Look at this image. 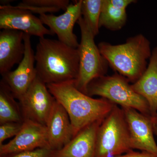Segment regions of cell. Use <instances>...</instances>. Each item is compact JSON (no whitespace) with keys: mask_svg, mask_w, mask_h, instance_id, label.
<instances>
[{"mask_svg":"<svg viewBox=\"0 0 157 157\" xmlns=\"http://www.w3.org/2000/svg\"><path fill=\"white\" fill-rule=\"evenodd\" d=\"M75 80L46 85L51 94L67 113L74 137L89 125L104 120L115 105L105 98L94 99L78 90L74 84Z\"/></svg>","mask_w":157,"mask_h":157,"instance_id":"1","label":"cell"},{"mask_svg":"<svg viewBox=\"0 0 157 157\" xmlns=\"http://www.w3.org/2000/svg\"><path fill=\"white\" fill-rule=\"evenodd\" d=\"M35 60L37 76L46 85L75 80L78 77V49L59 40L39 38Z\"/></svg>","mask_w":157,"mask_h":157,"instance_id":"2","label":"cell"},{"mask_svg":"<svg viewBox=\"0 0 157 157\" xmlns=\"http://www.w3.org/2000/svg\"><path fill=\"white\" fill-rule=\"evenodd\" d=\"M98 46L109 66L133 83L146 70L147 60L151 56L150 42L141 34L130 37L123 44L103 42Z\"/></svg>","mask_w":157,"mask_h":157,"instance_id":"3","label":"cell"},{"mask_svg":"<svg viewBox=\"0 0 157 157\" xmlns=\"http://www.w3.org/2000/svg\"><path fill=\"white\" fill-rule=\"evenodd\" d=\"M126 78L117 73L95 78L88 86L86 95L100 96L122 108H133L151 117L146 100L133 90Z\"/></svg>","mask_w":157,"mask_h":157,"instance_id":"4","label":"cell"},{"mask_svg":"<svg viewBox=\"0 0 157 157\" xmlns=\"http://www.w3.org/2000/svg\"><path fill=\"white\" fill-rule=\"evenodd\" d=\"M132 151L123 110L115 104L98 129L95 157H115Z\"/></svg>","mask_w":157,"mask_h":157,"instance_id":"5","label":"cell"},{"mask_svg":"<svg viewBox=\"0 0 157 157\" xmlns=\"http://www.w3.org/2000/svg\"><path fill=\"white\" fill-rule=\"evenodd\" d=\"M77 23L81 31V41L77 48L79 59V71L74 84L78 90L86 94L90 82L95 78L105 76L109 65L96 45L94 40L95 37L82 16Z\"/></svg>","mask_w":157,"mask_h":157,"instance_id":"6","label":"cell"},{"mask_svg":"<svg viewBox=\"0 0 157 157\" xmlns=\"http://www.w3.org/2000/svg\"><path fill=\"white\" fill-rule=\"evenodd\" d=\"M18 101L24 121L29 120L46 126L56 100L46 84L37 76Z\"/></svg>","mask_w":157,"mask_h":157,"instance_id":"7","label":"cell"},{"mask_svg":"<svg viewBox=\"0 0 157 157\" xmlns=\"http://www.w3.org/2000/svg\"><path fill=\"white\" fill-rule=\"evenodd\" d=\"M0 29L15 30L30 36L44 38L54 34L44 26L39 17L30 11L9 5L0 6Z\"/></svg>","mask_w":157,"mask_h":157,"instance_id":"8","label":"cell"},{"mask_svg":"<svg viewBox=\"0 0 157 157\" xmlns=\"http://www.w3.org/2000/svg\"><path fill=\"white\" fill-rule=\"evenodd\" d=\"M24 42L25 53L17 69L2 76V80L18 100L26 92L37 77L35 53L32 48L31 36L25 33Z\"/></svg>","mask_w":157,"mask_h":157,"instance_id":"9","label":"cell"},{"mask_svg":"<svg viewBox=\"0 0 157 157\" xmlns=\"http://www.w3.org/2000/svg\"><path fill=\"white\" fill-rule=\"evenodd\" d=\"M38 148L50 149L46 126L25 120L18 134L8 143L0 145V155Z\"/></svg>","mask_w":157,"mask_h":157,"instance_id":"10","label":"cell"},{"mask_svg":"<svg viewBox=\"0 0 157 157\" xmlns=\"http://www.w3.org/2000/svg\"><path fill=\"white\" fill-rule=\"evenodd\" d=\"M122 109L128 128L132 149L140 150L157 156V145L154 137L151 117L133 108Z\"/></svg>","mask_w":157,"mask_h":157,"instance_id":"11","label":"cell"},{"mask_svg":"<svg viewBox=\"0 0 157 157\" xmlns=\"http://www.w3.org/2000/svg\"><path fill=\"white\" fill-rule=\"evenodd\" d=\"M82 0L70 4L65 13L56 16L52 14L40 15L42 23L48 26L54 34H56L58 40L73 48H78L79 43L77 36L73 33L74 25L82 16Z\"/></svg>","mask_w":157,"mask_h":157,"instance_id":"12","label":"cell"},{"mask_svg":"<svg viewBox=\"0 0 157 157\" xmlns=\"http://www.w3.org/2000/svg\"><path fill=\"white\" fill-rule=\"evenodd\" d=\"M49 147L61 149L74 137L70 117L63 107L56 101L46 124Z\"/></svg>","mask_w":157,"mask_h":157,"instance_id":"13","label":"cell"},{"mask_svg":"<svg viewBox=\"0 0 157 157\" xmlns=\"http://www.w3.org/2000/svg\"><path fill=\"white\" fill-rule=\"evenodd\" d=\"M24 33L12 29L0 32V73L3 76L19 64L24 56Z\"/></svg>","mask_w":157,"mask_h":157,"instance_id":"14","label":"cell"},{"mask_svg":"<svg viewBox=\"0 0 157 157\" xmlns=\"http://www.w3.org/2000/svg\"><path fill=\"white\" fill-rule=\"evenodd\" d=\"M104 120L82 129L63 148L53 151L52 157H95L97 132Z\"/></svg>","mask_w":157,"mask_h":157,"instance_id":"15","label":"cell"},{"mask_svg":"<svg viewBox=\"0 0 157 157\" xmlns=\"http://www.w3.org/2000/svg\"><path fill=\"white\" fill-rule=\"evenodd\" d=\"M132 86L147 101L151 117H154L157 112V46L152 51L146 70Z\"/></svg>","mask_w":157,"mask_h":157,"instance_id":"16","label":"cell"},{"mask_svg":"<svg viewBox=\"0 0 157 157\" xmlns=\"http://www.w3.org/2000/svg\"><path fill=\"white\" fill-rule=\"evenodd\" d=\"M9 87L1 79L0 82V124L9 122H24L19 103Z\"/></svg>","mask_w":157,"mask_h":157,"instance_id":"17","label":"cell"},{"mask_svg":"<svg viewBox=\"0 0 157 157\" xmlns=\"http://www.w3.org/2000/svg\"><path fill=\"white\" fill-rule=\"evenodd\" d=\"M127 20L126 10L116 9L110 4L109 0H103L99 20L100 28L119 30L125 25Z\"/></svg>","mask_w":157,"mask_h":157,"instance_id":"18","label":"cell"},{"mask_svg":"<svg viewBox=\"0 0 157 157\" xmlns=\"http://www.w3.org/2000/svg\"><path fill=\"white\" fill-rule=\"evenodd\" d=\"M70 5L69 0H23L14 7L41 15L66 11Z\"/></svg>","mask_w":157,"mask_h":157,"instance_id":"19","label":"cell"},{"mask_svg":"<svg viewBox=\"0 0 157 157\" xmlns=\"http://www.w3.org/2000/svg\"><path fill=\"white\" fill-rule=\"evenodd\" d=\"M103 0H82L81 14L92 33L95 37L99 33V20Z\"/></svg>","mask_w":157,"mask_h":157,"instance_id":"20","label":"cell"},{"mask_svg":"<svg viewBox=\"0 0 157 157\" xmlns=\"http://www.w3.org/2000/svg\"><path fill=\"white\" fill-rule=\"evenodd\" d=\"M22 124L9 122L0 124V145L8 138L15 137L21 130Z\"/></svg>","mask_w":157,"mask_h":157,"instance_id":"21","label":"cell"},{"mask_svg":"<svg viewBox=\"0 0 157 157\" xmlns=\"http://www.w3.org/2000/svg\"><path fill=\"white\" fill-rule=\"evenodd\" d=\"M53 151L48 148H38L30 151L2 155L0 157H52Z\"/></svg>","mask_w":157,"mask_h":157,"instance_id":"22","label":"cell"},{"mask_svg":"<svg viewBox=\"0 0 157 157\" xmlns=\"http://www.w3.org/2000/svg\"><path fill=\"white\" fill-rule=\"evenodd\" d=\"M109 3L116 9L120 10H126L127 7L131 5L136 2L135 0H109Z\"/></svg>","mask_w":157,"mask_h":157,"instance_id":"23","label":"cell"},{"mask_svg":"<svg viewBox=\"0 0 157 157\" xmlns=\"http://www.w3.org/2000/svg\"><path fill=\"white\" fill-rule=\"evenodd\" d=\"M114 157H157V156L147 152H136L132 151L124 155H121Z\"/></svg>","mask_w":157,"mask_h":157,"instance_id":"24","label":"cell"},{"mask_svg":"<svg viewBox=\"0 0 157 157\" xmlns=\"http://www.w3.org/2000/svg\"><path fill=\"white\" fill-rule=\"evenodd\" d=\"M153 128L154 133L157 135V124L153 123Z\"/></svg>","mask_w":157,"mask_h":157,"instance_id":"25","label":"cell"},{"mask_svg":"<svg viewBox=\"0 0 157 157\" xmlns=\"http://www.w3.org/2000/svg\"><path fill=\"white\" fill-rule=\"evenodd\" d=\"M151 119L152 123H153L157 124V112L156 114L154 117H151Z\"/></svg>","mask_w":157,"mask_h":157,"instance_id":"26","label":"cell"}]
</instances>
